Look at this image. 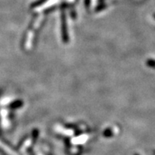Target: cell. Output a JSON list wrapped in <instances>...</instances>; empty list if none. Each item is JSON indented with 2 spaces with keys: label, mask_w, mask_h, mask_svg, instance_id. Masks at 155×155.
<instances>
[{
  "label": "cell",
  "mask_w": 155,
  "mask_h": 155,
  "mask_svg": "<svg viewBox=\"0 0 155 155\" xmlns=\"http://www.w3.org/2000/svg\"><path fill=\"white\" fill-rule=\"evenodd\" d=\"M154 17H155V15H154Z\"/></svg>",
  "instance_id": "obj_1"
}]
</instances>
